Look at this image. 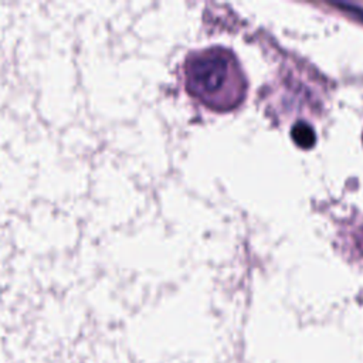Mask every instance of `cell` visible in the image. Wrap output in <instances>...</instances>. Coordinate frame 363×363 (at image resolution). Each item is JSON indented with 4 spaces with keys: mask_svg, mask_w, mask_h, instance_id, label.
Returning <instances> with one entry per match:
<instances>
[{
    "mask_svg": "<svg viewBox=\"0 0 363 363\" xmlns=\"http://www.w3.org/2000/svg\"><path fill=\"white\" fill-rule=\"evenodd\" d=\"M184 78L189 94L213 109L233 108L241 98L240 71L227 50L191 52L184 62Z\"/></svg>",
    "mask_w": 363,
    "mask_h": 363,
    "instance_id": "obj_1",
    "label": "cell"
},
{
    "mask_svg": "<svg viewBox=\"0 0 363 363\" xmlns=\"http://www.w3.org/2000/svg\"><path fill=\"white\" fill-rule=\"evenodd\" d=\"M292 140L302 149H309L316 142L315 130L305 122H298L291 129Z\"/></svg>",
    "mask_w": 363,
    "mask_h": 363,
    "instance_id": "obj_2",
    "label": "cell"
}]
</instances>
